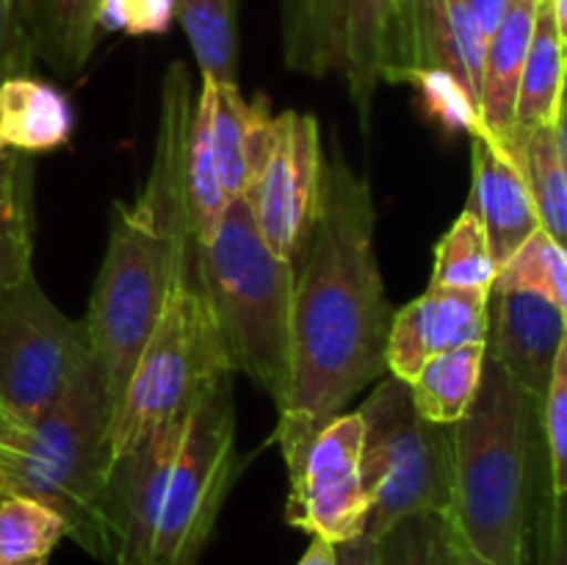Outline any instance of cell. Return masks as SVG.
I'll list each match as a JSON object with an SVG mask.
<instances>
[{
    "label": "cell",
    "instance_id": "1",
    "mask_svg": "<svg viewBox=\"0 0 567 565\" xmlns=\"http://www.w3.org/2000/svg\"><path fill=\"white\" fill-rule=\"evenodd\" d=\"M374 199L341 153L324 158L321 199L293 282L291 366L271 443L286 469L316 430L388 374L393 310L374 247Z\"/></svg>",
    "mask_w": 567,
    "mask_h": 565
},
{
    "label": "cell",
    "instance_id": "2",
    "mask_svg": "<svg viewBox=\"0 0 567 565\" xmlns=\"http://www.w3.org/2000/svg\"><path fill=\"white\" fill-rule=\"evenodd\" d=\"M192 72L183 61L161 86L158 136L144 186L111 208L109 244L83 316L111 404H120L138 352L158 321L177 266L197 247L188 219L186 142L194 114Z\"/></svg>",
    "mask_w": 567,
    "mask_h": 565
},
{
    "label": "cell",
    "instance_id": "3",
    "mask_svg": "<svg viewBox=\"0 0 567 565\" xmlns=\"http://www.w3.org/2000/svg\"><path fill=\"white\" fill-rule=\"evenodd\" d=\"M551 496L540 399L485 358L474 404L452 427L454 537L485 565H532Z\"/></svg>",
    "mask_w": 567,
    "mask_h": 565
},
{
    "label": "cell",
    "instance_id": "4",
    "mask_svg": "<svg viewBox=\"0 0 567 565\" xmlns=\"http://www.w3.org/2000/svg\"><path fill=\"white\" fill-rule=\"evenodd\" d=\"M109 388L94 355L83 358L53 404L6 452V491L22 493L64 521L66 537L100 563L116 559L109 507Z\"/></svg>",
    "mask_w": 567,
    "mask_h": 565
},
{
    "label": "cell",
    "instance_id": "5",
    "mask_svg": "<svg viewBox=\"0 0 567 565\" xmlns=\"http://www.w3.org/2000/svg\"><path fill=\"white\" fill-rule=\"evenodd\" d=\"M199 264L233 374H247L277 404L291 366L297 266L264 242L244 197L225 205L214 236L199 244Z\"/></svg>",
    "mask_w": 567,
    "mask_h": 565
},
{
    "label": "cell",
    "instance_id": "6",
    "mask_svg": "<svg viewBox=\"0 0 567 565\" xmlns=\"http://www.w3.org/2000/svg\"><path fill=\"white\" fill-rule=\"evenodd\" d=\"M233 374L203 282L199 244L177 266L158 321L138 352L109 435V469L153 427L192 410L210 380Z\"/></svg>",
    "mask_w": 567,
    "mask_h": 565
},
{
    "label": "cell",
    "instance_id": "7",
    "mask_svg": "<svg viewBox=\"0 0 567 565\" xmlns=\"http://www.w3.org/2000/svg\"><path fill=\"white\" fill-rule=\"evenodd\" d=\"M363 421L360 474L369 515L365 535L380 537L396 521L452 510V427L426 421L408 382L388 374L358 410Z\"/></svg>",
    "mask_w": 567,
    "mask_h": 565
},
{
    "label": "cell",
    "instance_id": "8",
    "mask_svg": "<svg viewBox=\"0 0 567 565\" xmlns=\"http://www.w3.org/2000/svg\"><path fill=\"white\" fill-rule=\"evenodd\" d=\"M233 374L210 380L186 413L166 476L150 565H197L236 480Z\"/></svg>",
    "mask_w": 567,
    "mask_h": 565
},
{
    "label": "cell",
    "instance_id": "9",
    "mask_svg": "<svg viewBox=\"0 0 567 565\" xmlns=\"http://www.w3.org/2000/svg\"><path fill=\"white\" fill-rule=\"evenodd\" d=\"M399 0H277L282 66L305 78H338L360 116L371 105L385 70L388 33Z\"/></svg>",
    "mask_w": 567,
    "mask_h": 565
},
{
    "label": "cell",
    "instance_id": "10",
    "mask_svg": "<svg viewBox=\"0 0 567 565\" xmlns=\"http://www.w3.org/2000/svg\"><path fill=\"white\" fill-rule=\"evenodd\" d=\"M89 355L92 343L83 321L59 310L37 275L0 294V404L22 427L59 399Z\"/></svg>",
    "mask_w": 567,
    "mask_h": 565
},
{
    "label": "cell",
    "instance_id": "11",
    "mask_svg": "<svg viewBox=\"0 0 567 565\" xmlns=\"http://www.w3.org/2000/svg\"><path fill=\"white\" fill-rule=\"evenodd\" d=\"M324 177L319 120L302 111L275 114L269 153L244 192L264 242L297 266L313 233Z\"/></svg>",
    "mask_w": 567,
    "mask_h": 565
},
{
    "label": "cell",
    "instance_id": "12",
    "mask_svg": "<svg viewBox=\"0 0 567 565\" xmlns=\"http://www.w3.org/2000/svg\"><path fill=\"white\" fill-rule=\"evenodd\" d=\"M360 443L358 410L338 413L313 432L288 469V524L332 546L365 535L369 496L360 474Z\"/></svg>",
    "mask_w": 567,
    "mask_h": 565
},
{
    "label": "cell",
    "instance_id": "13",
    "mask_svg": "<svg viewBox=\"0 0 567 565\" xmlns=\"http://www.w3.org/2000/svg\"><path fill=\"white\" fill-rule=\"evenodd\" d=\"M485 44L465 0H399L388 33L382 83L446 75L480 109Z\"/></svg>",
    "mask_w": 567,
    "mask_h": 565
},
{
    "label": "cell",
    "instance_id": "14",
    "mask_svg": "<svg viewBox=\"0 0 567 565\" xmlns=\"http://www.w3.org/2000/svg\"><path fill=\"white\" fill-rule=\"evenodd\" d=\"M487 297L491 294L485 291L430 282L421 297L402 310H393L385 347L388 374L410 382L432 355L460 347H485Z\"/></svg>",
    "mask_w": 567,
    "mask_h": 565
},
{
    "label": "cell",
    "instance_id": "15",
    "mask_svg": "<svg viewBox=\"0 0 567 565\" xmlns=\"http://www.w3.org/2000/svg\"><path fill=\"white\" fill-rule=\"evenodd\" d=\"M567 343L565 310L532 291H491L485 358L496 360L524 391L540 399L554 360Z\"/></svg>",
    "mask_w": 567,
    "mask_h": 565
},
{
    "label": "cell",
    "instance_id": "16",
    "mask_svg": "<svg viewBox=\"0 0 567 565\" xmlns=\"http://www.w3.org/2000/svg\"><path fill=\"white\" fill-rule=\"evenodd\" d=\"M471 150V199L465 208L476 214L485 227L496 271L526 238L540 230L535 199H532L526 177L518 161L502 138L487 133H474Z\"/></svg>",
    "mask_w": 567,
    "mask_h": 565
},
{
    "label": "cell",
    "instance_id": "17",
    "mask_svg": "<svg viewBox=\"0 0 567 565\" xmlns=\"http://www.w3.org/2000/svg\"><path fill=\"white\" fill-rule=\"evenodd\" d=\"M75 131L70 97L42 78L11 75L0 81V147L25 155L53 153Z\"/></svg>",
    "mask_w": 567,
    "mask_h": 565
},
{
    "label": "cell",
    "instance_id": "18",
    "mask_svg": "<svg viewBox=\"0 0 567 565\" xmlns=\"http://www.w3.org/2000/svg\"><path fill=\"white\" fill-rule=\"evenodd\" d=\"M540 0H509L502 25L485 44L480 89V131L487 136H507L513 131L515 100H518L520 72L535 31ZM476 131V133H480Z\"/></svg>",
    "mask_w": 567,
    "mask_h": 565
},
{
    "label": "cell",
    "instance_id": "19",
    "mask_svg": "<svg viewBox=\"0 0 567 565\" xmlns=\"http://www.w3.org/2000/svg\"><path fill=\"white\" fill-rule=\"evenodd\" d=\"M33 59L59 78H78L97 48L94 0H17Z\"/></svg>",
    "mask_w": 567,
    "mask_h": 565
},
{
    "label": "cell",
    "instance_id": "20",
    "mask_svg": "<svg viewBox=\"0 0 567 565\" xmlns=\"http://www.w3.org/2000/svg\"><path fill=\"white\" fill-rule=\"evenodd\" d=\"M496 138V136H493ZM513 158L518 161L535 199L540 227L559 244L567 236V142L565 114L551 125L509 131L502 136Z\"/></svg>",
    "mask_w": 567,
    "mask_h": 565
},
{
    "label": "cell",
    "instance_id": "21",
    "mask_svg": "<svg viewBox=\"0 0 567 565\" xmlns=\"http://www.w3.org/2000/svg\"><path fill=\"white\" fill-rule=\"evenodd\" d=\"M565 33L554 20L551 9L540 0L532 31L529 53L520 72L518 100H515L513 131L551 125L565 114Z\"/></svg>",
    "mask_w": 567,
    "mask_h": 565
},
{
    "label": "cell",
    "instance_id": "22",
    "mask_svg": "<svg viewBox=\"0 0 567 565\" xmlns=\"http://www.w3.org/2000/svg\"><path fill=\"white\" fill-rule=\"evenodd\" d=\"M33 155L0 150V294L33 275Z\"/></svg>",
    "mask_w": 567,
    "mask_h": 565
},
{
    "label": "cell",
    "instance_id": "23",
    "mask_svg": "<svg viewBox=\"0 0 567 565\" xmlns=\"http://www.w3.org/2000/svg\"><path fill=\"white\" fill-rule=\"evenodd\" d=\"M482 371H485V347L437 352L408 382L410 399L426 421L454 427L474 404Z\"/></svg>",
    "mask_w": 567,
    "mask_h": 565
},
{
    "label": "cell",
    "instance_id": "24",
    "mask_svg": "<svg viewBox=\"0 0 567 565\" xmlns=\"http://www.w3.org/2000/svg\"><path fill=\"white\" fill-rule=\"evenodd\" d=\"M186 197L194 238L205 244L214 236L225 205L230 203L225 197V188H221L214 144H210V81H205V78H199L197 83L192 125H188Z\"/></svg>",
    "mask_w": 567,
    "mask_h": 565
},
{
    "label": "cell",
    "instance_id": "25",
    "mask_svg": "<svg viewBox=\"0 0 567 565\" xmlns=\"http://www.w3.org/2000/svg\"><path fill=\"white\" fill-rule=\"evenodd\" d=\"M175 22L186 31L199 78L238 83V0H175Z\"/></svg>",
    "mask_w": 567,
    "mask_h": 565
},
{
    "label": "cell",
    "instance_id": "26",
    "mask_svg": "<svg viewBox=\"0 0 567 565\" xmlns=\"http://www.w3.org/2000/svg\"><path fill=\"white\" fill-rule=\"evenodd\" d=\"M249 122H252V100H244L238 83H210V144L227 199L244 197L249 186Z\"/></svg>",
    "mask_w": 567,
    "mask_h": 565
},
{
    "label": "cell",
    "instance_id": "27",
    "mask_svg": "<svg viewBox=\"0 0 567 565\" xmlns=\"http://www.w3.org/2000/svg\"><path fill=\"white\" fill-rule=\"evenodd\" d=\"M496 280V260L491 255L485 227L468 208L454 219L446 236L435 247L432 286L465 288V291L491 294Z\"/></svg>",
    "mask_w": 567,
    "mask_h": 565
},
{
    "label": "cell",
    "instance_id": "28",
    "mask_svg": "<svg viewBox=\"0 0 567 565\" xmlns=\"http://www.w3.org/2000/svg\"><path fill=\"white\" fill-rule=\"evenodd\" d=\"M491 291H532L557 308H567V253L565 244L535 230L496 271Z\"/></svg>",
    "mask_w": 567,
    "mask_h": 565
},
{
    "label": "cell",
    "instance_id": "29",
    "mask_svg": "<svg viewBox=\"0 0 567 565\" xmlns=\"http://www.w3.org/2000/svg\"><path fill=\"white\" fill-rule=\"evenodd\" d=\"M64 537V521L42 502L22 493H0V559H48Z\"/></svg>",
    "mask_w": 567,
    "mask_h": 565
},
{
    "label": "cell",
    "instance_id": "30",
    "mask_svg": "<svg viewBox=\"0 0 567 565\" xmlns=\"http://www.w3.org/2000/svg\"><path fill=\"white\" fill-rule=\"evenodd\" d=\"M452 521L443 513H419L396 521L374 537V565H449Z\"/></svg>",
    "mask_w": 567,
    "mask_h": 565
},
{
    "label": "cell",
    "instance_id": "31",
    "mask_svg": "<svg viewBox=\"0 0 567 565\" xmlns=\"http://www.w3.org/2000/svg\"><path fill=\"white\" fill-rule=\"evenodd\" d=\"M543 443H546L548 476L554 496L567 493V343L554 360L551 380L540 402Z\"/></svg>",
    "mask_w": 567,
    "mask_h": 565
},
{
    "label": "cell",
    "instance_id": "32",
    "mask_svg": "<svg viewBox=\"0 0 567 565\" xmlns=\"http://www.w3.org/2000/svg\"><path fill=\"white\" fill-rule=\"evenodd\" d=\"M97 28L127 37H161L175 25V0H94Z\"/></svg>",
    "mask_w": 567,
    "mask_h": 565
},
{
    "label": "cell",
    "instance_id": "33",
    "mask_svg": "<svg viewBox=\"0 0 567 565\" xmlns=\"http://www.w3.org/2000/svg\"><path fill=\"white\" fill-rule=\"evenodd\" d=\"M413 86L421 89L426 105L443 125L454 131H468L474 136L480 131V109L474 100L446 75H421Z\"/></svg>",
    "mask_w": 567,
    "mask_h": 565
},
{
    "label": "cell",
    "instance_id": "34",
    "mask_svg": "<svg viewBox=\"0 0 567 565\" xmlns=\"http://www.w3.org/2000/svg\"><path fill=\"white\" fill-rule=\"evenodd\" d=\"M33 50L22 25L17 0H0V81L28 75L33 70Z\"/></svg>",
    "mask_w": 567,
    "mask_h": 565
},
{
    "label": "cell",
    "instance_id": "35",
    "mask_svg": "<svg viewBox=\"0 0 567 565\" xmlns=\"http://www.w3.org/2000/svg\"><path fill=\"white\" fill-rule=\"evenodd\" d=\"M532 565H567V513L565 496H551L537 526L535 563Z\"/></svg>",
    "mask_w": 567,
    "mask_h": 565
},
{
    "label": "cell",
    "instance_id": "36",
    "mask_svg": "<svg viewBox=\"0 0 567 565\" xmlns=\"http://www.w3.org/2000/svg\"><path fill=\"white\" fill-rule=\"evenodd\" d=\"M471 9V14H474L476 25H480L482 37L487 39L493 37V31H496L498 25H502L504 14H507V6L509 0H465Z\"/></svg>",
    "mask_w": 567,
    "mask_h": 565
},
{
    "label": "cell",
    "instance_id": "37",
    "mask_svg": "<svg viewBox=\"0 0 567 565\" xmlns=\"http://www.w3.org/2000/svg\"><path fill=\"white\" fill-rule=\"evenodd\" d=\"M336 565H374V537L360 535L354 541L338 543Z\"/></svg>",
    "mask_w": 567,
    "mask_h": 565
},
{
    "label": "cell",
    "instance_id": "38",
    "mask_svg": "<svg viewBox=\"0 0 567 565\" xmlns=\"http://www.w3.org/2000/svg\"><path fill=\"white\" fill-rule=\"evenodd\" d=\"M22 432H25V427H22L20 421H17L14 415L0 404V452H14Z\"/></svg>",
    "mask_w": 567,
    "mask_h": 565
},
{
    "label": "cell",
    "instance_id": "39",
    "mask_svg": "<svg viewBox=\"0 0 567 565\" xmlns=\"http://www.w3.org/2000/svg\"><path fill=\"white\" fill-rule=\"evenodd\" d=\"M297 565H336V546L313 537V543H310L308 552L302 554V559Z\"/></svg>",
    "mask_w": 567,
    "mask_h": 565
},
{
    "label": "cell",
    "instance_id": "40",
    "mask_svg": "<svg viewBox=\"0 0 567 565\" xmlns=\"http://www.w3.org/2000/svg\"><path fill=\"white\" fill-rule=\"evenodd\" d=\"M449 565H485V563H482L480 557H474V554H471L452 532V552H449Z\"/></svg>",
    "mask_w": 567,
    "mask_h": 565
},
{
    "label": "cell",
    "instance_id": "41",
    "mask_svg": "<svg viewBox=\"0 0 567 565\" xmlns=\"http://www.w3.org/2000/svg\"><path fill=\"white\" fill-rule=\"evenodd\" d=\"M0 565H48V559H28V563H11V559H0Z\"/></svg>",
    "mask_w": 567,
    "mask_h": 565
},
{
    "label": "cell",
    "instance_id": "42",
    "mask_svg": "<svg viewBox=\"0 0 567 565\" xmlns=\"http://www.w3.org/2000/svg\"><path fill=\"white\" fill-rule=\"evenodd\" d=\"M3 460H6V452H0V493L6 491V474H3Z\"/></svg>",
    "mask_w": 567,
    "mask_h": 565
}]
</instances>
